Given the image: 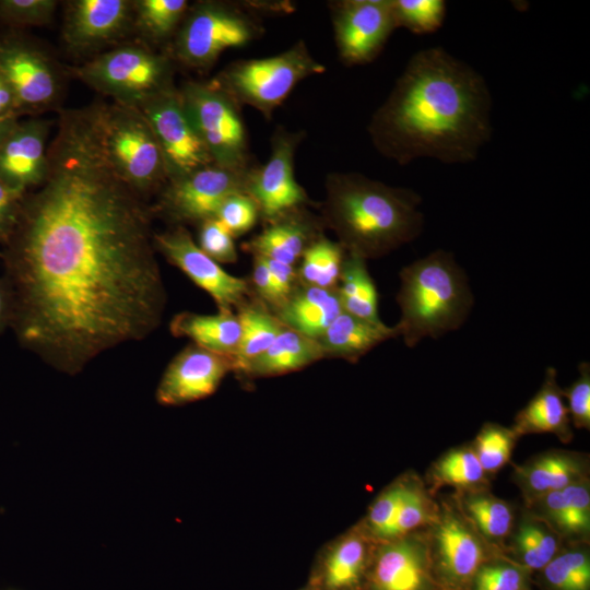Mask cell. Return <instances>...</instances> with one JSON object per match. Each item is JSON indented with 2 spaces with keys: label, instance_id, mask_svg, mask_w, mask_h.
I'll return each mask as SVG.
<instances>
[{
  "label": "cell",
  "instance_id": "cell-21",
  "mask_svg": "<svg viewBox=\"0 0 590 590\" xmlns=\"http://www.w3.org/2000/svg\"><path fill=\"white\" fill-rule=\"evenodd\" d=\"M343 311L337 288L297 283L273 312L288 329L317 340Z\"/></svg>",
  "mask_w": 590,
  "mask_h": 590
},
{
  "label": "cell",
  "instance_id": "cell-10",
  "mask_svg": "<svg viewBox=\"0 0 590 590\" xmlns=\"http://www.w3.org/2000/svg\"><path fill=\"white\" fill-rule=\"evenodd\" d=\"M0 72L22 116H37L59 108L64 94L66 69L38 40L23 32H1Z\"/></svg>",
  "mask_w": 590,
  "mask_h": 590
},
{
  "label": "cell",
  "instance_id": "cell-48",
  "mask_svg": "<svg viewBox=\"0 0 590 590\" xmlns=\"http://www.w3.org/2000/svg\"><path fill=\"white\" fill-rule=\"evenodd\" d=\"M252 257L253 269L250 282L252 294L273 311L279 306V298L273 285L268 263L262 257Z\"/></svg>",
  "mask_w": 590,
  "mask_h": 590
},
{
  "label": "cell",
  "instance_id": "cell-42",
  "mask_svg": "<svg viewBox=\"0 0 590 590\" xmlns=\"http://www.w3.org/2000/svg\"><path fill=\"white\" fill-rule=\"evenodd\" d=\"M427 517L425 497L416 488L406 486L389 540L402 538L409 531L423 524Z\"/></svg>",
  "mask_w": 590,
  "mask_h": 590
},
{
  "label": "cell",
  "instance_id": "cell-30",
  "mask_svg": "<svg viewBox=\"0 0 590 590\" xmlns=\"http://www.w3.org/2000/svg\"><path fill=\"white\" fill-rule=\"evenodd\" d=\"M346 251L324 234L303 253L296 268L297 280L304 285L337 288Z\"/></svg>",
  "mask_w": 590,
  "mask_h": 590
},
{
  "label": "cell",
  "instance_id": "cell-8",
  "mask_svg": "<svg viewBox=\"0 0 590 590\" xmlns=\"http://www.w3.org/2000/svg\"><path fill=\"white\" fill-rule=\"evenodd\" d=\"M105 153L118 175L142 198L158 193L168 180L165 160L138 107L99 102Z\"/></svg>",
  "mask_w": 590,
  "mask_h": 590
},
{
  "label": "cell",
  "instance_id": "cell-44",
  "mask_svg": "<svg viewBox=\"0 0 590 590\" xmlns=\"http://www.w3.org/2000/svg\"><path fill=\"white\" fill-rule=\"evenodd\" d=\"M475 590H523L526 577L522 570L510 565L481 566L474 575Z\"/></svg>",
  "mask_w": 590,
  "mask_h": 590
},
{
  "label": "cell",
  "instance_id": "cell-25",
  "mask_svg": "<svg viewBox=\"0 0 590 590\" xmlns=\"http://www.w3.org/2000/svg\"><path fill=\"white\" fill-rule=\"evenodd\" d=\"M324 358L317 340L285 327L273 343L249 362L240 374L258 378L303 369Z\"/></svg>",
  "mask_w": 590,
  "mask_h": 590
},
{
  "label": "cell",
  "instance_id": "cell-11",
  "mask_svg": "<svg viewBox=\"0 0 590 590\" xmlns=\"http://www.w3.org/2000/svg\"><path fill=\"white\" fill-rule=\"evenodd\" d=\"M250 168L233 169L212 163L168 180L151 205L153 216L164 219L170 226L186 227L215 217L227 197L246 193Z\"/></svg>",
  "mask_w": 590,
  "mask_h": 590
},
{
  "label": "cell",
  "instance_id": "cell-13",
  "mask_svg": "<svg viewBox=\"0 0 590 590\" xmlns=\"http://www.w3.org/2000/svg\"><path fill=\"white\" fill-rule=\"evenodd\" d=\"M139 108L160 144L168 180L213 163L189 118L178 87L173 85L158 92Z\"/></svg>",
  "mask_w": 590,
  "mask_h": 590
},
{
  "label": "cell",
  "instance_id": "cell-45",
  "mask_svg": "<svg viewBox=\"0 0 590 590\" xmlns=\"http://www.w3.org/2000/svg\"><path fill=\"white\" fill-rule=\"evenodd\" d=\"M568 511V533H583L590 526V494L586 484L575 482L562 489Z\"/></svg>",
  "mask_w": 590,
  "mask_h": 590
},
{
  "label": "cell",
  "instance_id": "cell-34",
  "mask_svg": "<svg viewBox=\"0 0 590 590\" xmlns=\"http://www.w3.org/2000/svg\"><path fill=\"white\" fill-rule=\"evenodd\" d=\"M58 3L56 0H0V33L47 25Z\"/></svg>",
  "mask_w": 590,
  "mask_h": 590
},
{
  "label": "cell",
  "instance_id": "cell-24",
  "mask_svg": "<svg viewBox=\"0 0 590 590\" xmlns=\"http://www.w3.org/2000/svg\"><path fill=\"white\" fill-rule=\"evenodd\" d=\"M169 331L176 338H188L203 349L233 357L240 339L238 317L231 310L214 315L178 312L169 322Z\"/></svg>",
  "mask_w": 590,
  "mask_h": 590
},
{
  "label": "cell",
  "instance_id": "cell-36",
  "mask_svg": "<svg viewBox=\"0 0 590 590\" xmlns=\"http://www.w3.org/2000/svg\"><path fill=\"white\" fill-rule=\"evenodd\" d=\"M465 505L471 518L487 538L502 539L510 531L512 514L503 500L493 496L472 495Z\"/></svg>",
  "mask_w": 590,
  "mask_h": 590
},
{
  "label": "cell",
  "instance_id": "cell-41",
  "mask_svg": "<svg viewBox=\"0 0 590 590\" xmlns=\"http://www.w3.org/2000/svg\"><path fill=\"white\" fill-rule=\"evenodd\" d=\"M198 246L217 263H234L238 259L234 237L215 217L198 225Z\"/></svg>",
  "mask_w": 590,
  "mask_h": 590
},
{
  "label": "cell",
  "instance_id": "cell-38",
  "mask_svg": "<svg viewBox=\"0 0 590 590\" xmlns=\"http://www.w3.org/2000/svg\"><path fill=\"white\" fill-rule=\"evenodd\" d=\"M516 433L495 424L485 425L476 438L475 453L484 472L500 469L508 460Z\"/></svg>",
  "mask_w": 590,
  "mask_h": 590
},
{
  "label": "cell",
  "instance_id": "cell-15",
  "mask_svg": "<svg viewBox=\"0 0 590 590\" xmlns=\"http://www.w3.org/2000/svg\"><path fill=\"white\" fill-rule=\"evenodd\" d=\"M340 60L347 67L374 61L397 30L392 0L328 3Z\"/></svg>",
  "mask_w": 590,
  "mask_h": 590
},
{
  "label": "cell",
  "instance_id": "cell-27",
  "mask_svg": "<svg viewBox=\"0 0 590 590\" xmlns=\"http://www.w3.org/2000/svg\"><path fill=\"white\" fill-rule=\"evenodd\" d=\"M189 5L187 0H133V33L139 42L166 51Z\"/></svg>",
  "mask_w": 590,
  "mask_h": 590
},
{
  "label": "cell",
  "instance_id": "cell-1",
  "mask_svg": "<svg viewBox=\"0 0 590 590\" xmlns=\"http://www.w3.org/2000/svg\"><path fill=\"white\" fill-rule=\"evenodd\" d=\"M153 217L105 153L99 103L59 110L45 179L0 250L20 345L74 376L154 332L166 290Z\"/></svg>",
  "mask_w": 590,
  "mask_h": 590
},
{
  "label": "cell",
  "instance_id": "cell-46",
  "mask_svg": "<svg viewBox=\"0 0 590 590\" xmlns=\"http://www.w3.org/2000/svg\"><path fill=\"white\" fill-rule=\"evenodd\" d=\"M579 378L565 392L573 422L576 427L590 426V370L588 363L579 366Z\"/></svg>",
  "mask_w": 590,
  "mask_h": 590
},
{
  "label": "cell",
  "instance_id": "cell-31",
  "mask_svg": "<svg viewBox=\"0 0 590 590\" xmlns=\"http://www.w3.org/2000/svg\"><path fill=\"white\" fill-rule=\"evenodd\" d=\"M579 474L577 461L565 455L541 457L522 470L526 487L541 496L577 482Z\"/></svg>",
  "mask_w": 590,
  "mask_h": 590
},
{
  "label": "cell",
  "instance_id": "cell-2",
  "mask_svg": "<svg viewBox=\"0 0 590 590\" xmlns=\"http://www.w3.org/2000/svg\"><path fill=\"white\" fill-rule=\"evenodd\" d=\"M492 96L484 78L441 47L408 61L368 123L375 149L406 165L420 157L474 161L492 137Z\"/></svg>",
  "mask_w": 590,
  "mask_h": 590
},
{
  "label": "cell",
  "instance_id": "cell-28",
  "mask_svg": "<svg viewBox=\"0 0 590 590\" xmlns=\"http://www.w3.org/2000/svg\"><path fill=\"white\" fill-rule=\"evenodd\" d=\"M556 385V371L550 367L540 391L516 416L514 432L568 435V409Z\"/></svg>",
  "mask_w": 590,
  "mask_h": 590
},
{
  "label": "cell",
  "instance_id": "cell-23",
  "mask_svg": "<svg viewBox=\"0 0 590 590\" xmlns=\"http://www.w3.org/2000/svg\"><path fill=\"white\" fill-rule=\"evenodd\" d=\"M440 569L453 585L474 577L481 567L484 551L479 539L456 516L446 514L436 531Z\"/></svg>",
  "mask_w": 590,
  "mask_h": 590
},
{
  "label": "cell",
  "instance_id": "cell-49",
  "mask_svg": "<svg viewBox=\"0 0 590 590\" xmlns=\"http://www.w3.org/2000/svg\"><path fill=\"white\" fill-rule=\"evenodd\" d=\"M264 259L268 263L273 285L279 298V308L287 299L298 283L296 266L272 259Z\"/></svg>",
  "mask_w": 590,
  "mask_h": 590
},
{
  "label": "cell",
  "instance_id": "cell-52",
  "mask_svg": "<svg viewBox=\"0 0 590 590\" xmlns=\"http://www.w3.org/2000/svg\"><path fill=\"white\" fill-rule=\"evenodd\" d=\"M13 318V297L10 286L2 275L0 276V335L11 328Z\"/></svg>",
  "mask_w": 590,
  "mask_h": 590
},
{
  "label": "cell",
  "instance_id": "cell-26",
  "mask_svg": "<svg viewBox=\"0 0 590 590\" xmlns=\"http://www.w3.org/2000/svg\"><path fill=\"white\" fill-rule=\"evenodd\" d=\"M236 311L240 323V339L234 359L235 371L240 373L273 343L285 326L255 296L241 304Z\"/></svg>",
  "mask_w": 590,
  "mask_h": 590
},
{
  "label": "cell",
  "instance_id": "cell-47",
  "mask_svg": "<svg viewBox=\"0 0 590 590\" xmlns=\"http://www.w3.org/2000/svg\"><path fill=\"white\" fill-rule=\"evenodd\" d=\"M26 194V193H25ZM23 193L10 188L0 179V244L3 245L14 231L22 209Z\"/></svg>",
  "mask_w": 590,
  "mask_h": 590
},
{
  "label": "cell",
  "instance_id": "cell-3",
  "mask_svg": "<svg viewBox=\"0 0 590 590\" xmlns=\"http://www.w3.org/2000/svg\"><path fill=\"white\" fill-rule=\"evenodd\" d=\"M324 227L347 253L378 259L416 238L423 228L421 197L363 174L333 172L324 180Z\"/></svg>",
  "mask_w": 590,
  "mask_h": 590
},
{
  "label": "cell",
  "instance_id": "cell-9",
  "mask_svg": "<svg viewBox=\"0 0 590 590\" xmlns=\"http://www.w3.org/2000/svg\"><path fill=\"white\" fill-rule=\"evenodd\" d=\"M189 118L213 164L233 169L252 165L241 107L212 79L179 87Z\"/></svg>",
  "mask_w": 590,
  "mask_h": 590
},
{
  "label": "cell",
  "instance_id": "cell-40",
  "mask_svg": "<svg viewBox=\"0 0 590 590\" xmlns=\"http://www.w3.org/2000/svg\"><path fill=\"white\" fill-rule=\"evenodd\" d=\"M259 217L257 204L245 192H237L227 197L215 214V219L224 225L233 237L250 231Z\"/></svg>",
  "mask_w": 590,
  "mask_h": 590
},
{
  "label": "cell",
  "instance_id": "cell-43",
  "mask_svg": "<svg viewBox=\"0 0 590 590\" xmlns=\"http://www.w3.org/2000/svg\"><path fill=\"white\" fill-rule=\"evenodd\" d=\"M405 487V485H397L388 489L370 508L368 524L375 535L389 540Z\"/></svg>",
  "mask_w": 590,
  "mask_h": 590
},
{
  "label": "cell",
  "instance_id": "cell-20",
  "mask_svg": "<svg viewBox=\"0 0 590 590\" xmlns=\"http://www.w3.org/2000/svg\"><path fill=\"white\" fill-rule=\"evenodd\" d=\"M373 590H428L426 550L420 541L398 538L382 546L371 575Z\"/></svg>",
  "mask_w": 590,
  "mask_h": 590
},
{
  "label": "cell",
  "instance_id": "cell-32",
  "mask_svg": "<svg viewBox=\"0 0 590 590\" xmlns=\"http://www.w3.org/2000/svg\"><path fill=\"white\" fill-rule=\"evenodd\" d=\"M366 558V546L357 535L338 543L326 562V586L331 590L353 587L359 579Z\"/></svg>",
  "mask_w": 590,
  "mask_h": 590
},
{
  "label": "cell",
  "instance_id": "cell-29",
  "mask_svg": "<svg viewBox=\"0 0 590 590\" xmlns=\"http://www.w3.org/2000/svg\"><path fill=\"white\" fill-rule=\"evenodd\" d=\"M337 290L343 311L370 322H382L377 288L365 259L346 252Z\"/></svg>",
  "mask_w": 590,
  "mask_h": 590
},
{
  "label": "cell",
  "instance_id": "cell-5",
  "mask_svg": "<svg viewBox=\"0 0 590 590\" xmlns=\"http://www.w3.org/2000/svg\"><path fill=\"white\" fill-rule=\"evenodd\" d=\"M259 4L203 0L189 5L166 50L187 69L206 71L229 48L244 47L264 32Z\"/></svg>",
  "mask_w": 590,
  "mask_h": 590
},
{
  "label": "cell",
  "instance_id": "cell-7",
  "mask_svg": "<svg viewBox=\"0 0 590 590\" xmlns=\"http://www.w3.org/2000/svg\"><path fill=\"white\" fill-rule=\"evenodd\" d=\"M324 71L300 39L274 56L234 61L212 80L240 107L250 106L270 120L300 81Z\"/></svg>",
  "mask_w": 590,
  "mask_h": 590
},
{
  "label": "cell",
  "instance_id": "cell-37",
  "mask_svg": "<svg viewBox=\"0 0 590 590\" xmlns=\"http://www.w3.org/2000/svg\"><path fill=\"white\" fill-rule=\"evenodd\" d=\"M520 559L532 569L544 568L555 557V538L535 522H522L515 539Z\"/></svg>",
  "mask_w": 590,
  "mask_h": 590
},
{
  "label": "cell",
  "instance_id": "cell-6",
  "mask_svg": "<svg viewBox=\"0 0 590 590\" xmlns=\"http://www.w3.org/2000/svg\"><path fill=\"white\" fill-rule=\"evenodd\" d=\"M175 62L167 51L135 42L118 44L69 68L91 88L113 103L140 107L158 92L175 85Z\"/></svg>",
  "mask_w": 590,
  "mask_h": 590
},
{
  "label": "cell",
  "instance_id": "cell-14",
  "mask_svg": "<svg viewBox=\"0 0 590 590\" xmlns=\"http://www.w3.org/2000/svg\"><path fill=\"white\" fill-rule=\"evenodd\" d=\"M153 245L156 252L206 292L219 310L234 311L253 296L250 282L222 269L202 251L186 226L174 225L154 233Z\"/></svg>",
  "mask_w": 590,
  "mask_h": 590
},
{
  "label": "cell",
  "instance_id": "cell-17",
  "mask_svg": "<svg viewBox=\"0 0 590 590\" xmlns=\"http://www.w3.org/2000/svg\"><path fill=\"white\" fill-rule=\"evenodd\" d=\"M235 371L233 356L190 343L169 362L156 388L162 405L177 406L213 394L224 377Z\"/></svg>",
  "mask_w": 590,
  "mask_h": 590
},
{
  "label": "cell",
  "instance_id": "cell-12",
  "mask_svg": "<svg viewBox=\"0 0 590 590\" xmlns=\"http://www.w3.org/2000/svg\"><path fill=\"white\" fill-rule=\"evenodd\" d=\"M304 138L303 130L291 131L278 126L270 139L268 161L249 170L246 193L255 201L266 223L314 203L294 174L295 154Z\"/></svg>",
  "mask_w": 590,
  "mask_h": 590
},
{
  "label": "cell",
  "instance_id": "cell-51",
  "mask_svg": "<svg viewBox=\"0 0 590 590\" xmlns=\"http://www.w3.org/2000/svg\"><path fill=\"white\" fill-rule=\"evenodd\" d=\"M22 116L15 96L0 72V120H16Z\"/></svg>",
  "mask_w": 590,
  "mask_h": 590
},
{
  "label": "cell",
  "instance_id": "cell-39",
  "mask_svg": "<svg viewBox=\"0 0 590 590\" xmlns=\"http://www.w3.org/2000/svg\"><path fill=\"white\" fill-rule=\"evenodd\" d=\"M484 473L473 449L455 450L445 456L436 467L440 481L457 486L474 485L483 480Z\"/></svg>",
  "mask_w": 590,
  "mask_h": 590
},
{
  "label": "cell",
  "instance_id": "cell-19",
  "mask_svg": "<svg viewBox=\"0 0 590 590\" xmlns=\"http://www.w3.org/2000/svg\"><path fill=\"white\" fill-rule=\"evenodd\" d=\"M321 216L314 215L308 206L287 211L266 223L262 232L243 245L252 256L296 266L304 251L324 229Z\"/></svg>",
  "mask_w": 590,
  "mask_h": 590
},
{
  "label": "cell",
  "instance_id": "cell-54",
  "mask_svg": "<svg viewBox=\"0 0 590 590\" xmlns=\"http://www.w3.org/2000/svg\"><path fill=\"white\" fill-rule=\"evenodd\" d=\"M0 259H1V251H0Z\"/></svg>",
  "mask_w": 590,
  "mask_h": 590
},
{
  "label": "cell",
  "instance_id": "cell-4",
  "mask_svg": "<svg viewBox=\"0 0 590 590\" xmlns=\"http://www.w3.org/2000/svg\"><path fill=\"white\" fill-rule=\"evenodd\" d=\"M400 280L397 302L401 317L394 327L409 347L426 337L436 339L458 329L472 307L467 278L445 250L404 267Z\"/></svg>",
  "mask_w": 590,
  "mask_h": 590
},
{
  "label": "cell",
  "instance_id": "cell-53",
  "mask_svg": "<svg viewBox=\"0 0 590 590\" xmlns=\"http://www.w3.org/2000/svg\"><path fill=\"white\" fill-rule=\"evenodd\" d=\"M16 120H0V142Z\"/></svg>",
  "mask_w": 590,
  "mask_h": 590
},
{
  "label": "cell",
  "instance_id": "cell-50",
  "mask_svg": "<svg viewBox=\"0 0 590 590\" xmlns=\"http://www.w3.org/2000/svg\"><path fill=\"white\" fill-rule=\"evenodd\" d=\"M542 497L547 518L560 530L568 533V511L562 489L547 493Z\"/></svg>",
  "mask_w": 590,
  "mask_h": 590
},
{
  "label": "cell",
  "instance_id": "cell-22",
  "mask_svg": "<svg viewBox=\"0 0 590 590\" xmlns=\"http://www.w3.org/2000/svg\"><path fill=\"white\" fill-rule=\"evenodd\" d=\"M396 327L370 322L342 311L317 339L324 358L357 362L380 343L397 338Z\"/></svg>",
  "mask_w": 590,
  "mask_h": 590
},
{
  "label": "cell",
  "instance_id": "cell-18",
  "mask_svg": "<svg viewBox=\"0 0 590 590\" xmlns=\"http://www.w3.org/2000/svg\"><path fill=\"white\" fill-rule=\"evenodd\" d=\"M52 126V120L31 116L7 132L0 142V179L10 188L25 194L43 182Z\"/></svg>",
  "mask_w": 590,
  "mask_h": 590
},
{
  "label": "cell",
  "instance_id": "cell-16",
  "mask_svg": "<svg viewBox=\"0 0 590 590\" xmlns=\"http://www.w3.org/2000/svg\"><path fill=\"white\" fill-rule=\"evenodd\" d=\"M133 33V0H71L66 3L62 42L74 56H95Z\"/></svg>",
  "mask_w": 590,
  "mask_h": 590
},
{
  "label": "cell",
  "instance_id": "cell-35",
  "mask_svg": "<svg viewBox=\"0 0 590 590\" xmlns=\"http://www.w3.org/2000/svg\"><path fill=\"white\" fill-rule=\"evenodd\" d=\"M544 576L555 590H588L590 586V562L583 552H567L544 567Z\"/></svg>",
  "mask_w": 590,
  "mask_h": 590
},
{
  "label": "cell",
  "instance_id": "cell-33",
  "mask_svg": "<svg viewBox=\"0 0 590 590\" xmlns=\"http://www.w3.org/2000/svg\"><path fill=\"white\" fill-rule=\"evenodd\" d=\"M392 11L397 28L426 35L442 26L447 4L442 0H392Z\"/></svg>",
  "mask_w": 590,
  "mask_h": 590
}]
</instances>
